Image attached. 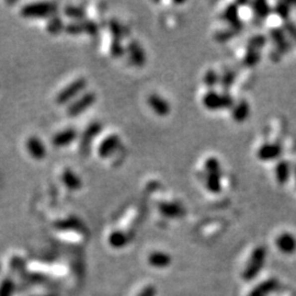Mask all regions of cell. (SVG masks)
<instances>
[{
    "label": "cell",
    "instance_id": "cell-19",
    "mask_svg": "<svg viewBox=\"0 0 296 296\" xmlns=\"http://www.w3.org/2000/svg\"><path fill=\"white\" fill-rule=\"evenodd\" d=\"M271 36L273 41L276 42V44L279 48V51L287 52L289 50V42L285 37V32L282 29H273L271 31Z\"/></svg>",
    "mask_w": 296,
    "mask_h": 296
},
{
    "label": "cell",
    "instance_id": "cell-25",
    "mask_svg": "<svg viewBox=\"0 0 296 296\" xmlns=\"http://www.w3.org/2000/svg\"><path fill=\"white\" fill-rule=\"evenodd\" d=\"M235 78H236V75L233 71H226L223 74V76L219 79V83H220V85H222L223 89L228 90L231 87V85L234 84Z\"/></svg>",
    "mask_w": 296,
    "mask_h": 296
},
{
    "label": "cell",
    "instance_id": "cell-6",
    "mask_svg": "<svg viewBox=\"0 0 296 296\" xmlns=\"http://www.w3.org/2000/svg\"><path fill=\"white\" fill-rule=\"evenodd\" d=\"M96 102V95L91 91H87V93L83 94L82 96L75 100L73 103L68 107V114L71 116H77L82 114L83 112L88 110L89 107L93 105Z\"/></svg>",
    "mask_w": 296,
    "mask_h": 296
},
{
    "label": "cell",
    "instance_id": "cell-13",
    "mask_svg": "<svg viewBox=\"0 0 296 296\" xmlns=\"http://www.w3.org/2000/svg\"><path fill=\"white\" fill-rule=\"evenodd\" d=\"M127 51L134 65L139 67L145 65V63H146V54H145L143 47L138 42L132 41L127 46Z\"/></svg>",
    "mask_w": 296,
    "mask_h": 296
},
{
    "label": "cell",
    "instance_id": "cell-21",
    "mask_svg": "<svg viewBox=\"0 0 296 296\" xmlns=\"http://www.w3.org/2000/svg\"><path fill=\"white\" fill-rule=\"evenodd\" d=\"M252 10L259 19H266L271 13V8L266 1H255L252 3Z\"/></svg>",
    "mask_w": 296,
    "mask_h": 296
},
{
    "label": "cell",
    "instance_id": "cell-10",
    "mask_svg": "<svg viewBox=\"0 0 296 296\" xmlns=\"http://www.w3.org/2000/svg\"><path fill=\"white\" fill-rule=\"evenodd\" d=\"M282 155V146L280 144H265L258 149L257 156L262 161H272Z\"/></svg>",
    "mask_w": 296,
    "mask_h": 296
},
{
    "label": "cell",
    "instance_id": "cell-23",
    "mask_svg": "<svg viewBox=\"0 0 296 296\" xmlns=\"http://www.w3.org/2000/svg\"><path fill=\"white\" fill-rule=\"evenodd\" d=\"M260 61V53L258 51L250 50V48H247V53L244 58V63L246 66H255Z\"/></svg>",
    "mask_w": 296,
    "mask_h": 296
},
{
    "label": "cell",
    "instance_id": "cell-27",
    "mask_svg": "<svg viewBox=\"0 0 296 296\" xmlns=\"http://www.w3.org/2000/svg\"><path fill=\"white\" fill-rule=\"evenodd\" d=\"M274 12H276L279 17H281L283 20H288L289 14H290L289 3H287V2L278 3L276 6V9H274Z\"/></svg>",
    "mask_w": 296,
    "mask_h": 296
},
{
    "label": "cell",
    "instance_id": "cell-5",
    "mask_svg": "<svg viewBox=\"0 0 296 296\" xmlns=\"http://www.w3.org/2000/svg\"><path fill=\"white\" fill-rule=\"evenodd\" d=\"M86 86H87V80L84 78H78L69 84L67 87L64 88L61 93L57 95L56 102L58 104H65L68 101L76 98L77 96L83 93Z\"/></svg>",
    "mask_w": 296,
    "mask_h": 296
},
{
    "label": "cell",
    "instance_id": "cell-22",
    "mask_svg": "<svg viewBox=\"0 0 296 296\" xmlns=\"http://www.w3.org/2000/svg\"><path fill=\"white\" fill-rule=\"evenodd\" d=\"M160 212L168 216H179L182 214V207L178 203H164L159 206Z\"/></svg>",
    "mask_w": 296,
    "mask_h": 296
},
{
    "label": "cell",
    "instance_id": "cell-7",
    "mask_svg": "<svg viewBox=\"0 0 296 296\" xmlns=\"http://www.w3.org/2000/svg\"><path fill=\"white\" fill-rule=\"evenodd\" d=\"M25 147H26V150H28L29 155L33 159L42 160L45 158L46 153H47L46 146L40 137L30 136L28 139H26Z\"/></svg>",
    "mask_w": 296,
    "mask_h": 296
},
{
    "label": "cell",
    "instance_id": "cell-9",
    "mask_svg": "<svg viewBox=\"0 0 296 296\" xmlns=\"http://www.w3.org/2000/svg\"><path fill=\"white\" fill-rule=\"evenodd\" d=\"M147 102L150 109H152L156 114L159 116H167L171 111V106L169 104V102L157 94L150 95L148 97Z\"/></svg>",
    "mask_w": 296,
    "mask_h": 296
},
{
    "label": "cell",
    "instance_id": "cell-2",
    "mask_svg": "<svg viewBox=\"0 0 296 296\" xmlns=\"http://www.w3.org/2000/svg\"><path fill=\"white\" fill-rule=\"evenodd\" d=\"M203 104L207 110L216 111L223 109H230L235 105L234 100L228 94H217L211 90L203 97Z\"/></svg>",
    "mask_w": 296,
    "mask_h": 296
},
{
    "label": "cell",
    "instance_id": "cell-3",
    "mask_svg": "<svg viewBox=\"0 0 296 296\" xmlns=\"http://www.w3.org/2000/svg\"><path fill=\"white\" fill-rule=\"evenodd\" d=\"M267 257V251L265 247H258L251 254L248 265H247L245 271L243 273V278L246 281L254 279L258 276V273L260 272L261 269L265 265Z\"/></svg>",
    "mask_w": 296,
    "mask_h": 296
},
{
    "label": "cell",
    "instance_id": "cell-20",
    "mask_svg": "<svg viewBox=\"0 0 296 296\" xmlns=\"http://www.w3.org/2000/svg\"><path fill=\"white\" fill-rule=\"evenodd\" d=\"M101 131V125L99 123H94L88 126L87 131H85L83 138H82V147H87L91 143V139H94Z\"/></svg>",
    "mask_w": 296,
    "mask_h": 296
},
{
    "label": "cell",
    "instance_id": "cell-16",
    "mask_svg": "<svg viewBox=\"0 0 296 296\" xmlns=\"http://www.w3.org/2000/svg\"><path fill=\"white\" fill-rule=\"evenodd\" d=\"M250 114V106L248 102L243 100L238 102V103L233 106V111H231V116L234 120L238 123L246 121Z\"/></svg>",
    "mask_w": 296,
    "mask_h": 296
},
{
    "label": "cell",
    "instance_id": "cell-15",
    "mask_svg": "<svg viewBox=\"0 0 296 296\" xmlns=\"http://www.w3.org/2000/svg\"><path fill=\"white\" fill-rule=\"evenodd\" d=\"M62 180L65 187L72 191H77L83 188V180L71 169L64 170L62 175Z\"/></svg>",
    "mask_w": 296,
    "mask_h": 296
},
{
    "label": "cell",
    "instance_id": "cell-11",
    "mask_svg": "<svg viewBox=\"0 0 296 296\" xmlns=\"http://www.w3.org/2000/svg\"><path fill=\"white\" fill-rule=\"evenodd\" d=\"M77 137V132L74 128H65L55 134L53 137V145L55 147H66L71 145Z\"/></svg>",
    "mask_w": 296,
    "mask_h": 296
},
{
    "label": "cell",
    "instance_id": "cell-32",
    "mask_svg": "<svg viewBox=\"0 0 296 296\" xmlns=\"http://www.w3.org/2000/svg\"><path fill=\"white\" fill-rule=\"evenodd\" d=\"M294 174H295V180H296V167H295V170H294Z\"/></svg>",
    "mask_w": 296,
    "mask_h": 296
},
{
    "label": "cell",
    "instance_id": "cell-26",
    "mask_svg": "<svg viewBox=\"0 0 296 296\" xmlns=\"http://www.w3.org/2000/svg\"><path fill=\"white\" fill-rule=\"evenodd\" d=\"M219 79H220V77L218 76L217 73L212 71V69H209V71L206 72L205 76H204V83H205L207 87L212 88L219 83Z\"/></svg>",
    "mask_w": 296,
    "mask_h": 296
},
{
    "label": "cell",
    "instance_id": "cell-28",
    "mask_svg": "<svg viewBox=\"0 0 296 296\" xmlns=\"http://www.w3.org/2000/svg\"><path fill=\"white\" fill-rule=\"evenodd\" d=\"M62 28H63V22L59 18L54 17V18H51V20L48 21L47 30L52 32V33H56V32H58Z\"/></svg>",
    "mask_w": 296,
    "mask_h": 296
},
{
    "label": "cell",
    "instance_id": "cell-1",
    "mask_svg": "<svg viewBox=\"0 0 296 296\" xmlns=\"http://www.w3.org/2000/svg\"><path fill=\"white\" fill-rule=\"evenodd\" d=\"M206 188L209 192L217 195L222 191V171L217 158L209 157L205 161Z\"/></svg>",
    "mask_w": 296,
    "mask_h": 296
},
{
    "label": "cell",
    "instance_id": "cell-12",
    "mask_svg": "<svg viewBox=\"0 0 296 296\" xmlns=\"http://www.w3.org/2000/svg\"><path fill=\"white\" fill-rule=\"evenodd\" d=\"M276 245L278 249L283 254H293L296 250V238L292 234L283 233L277 238Z\"/></svg>",
    "mask_w": 296,
    "mask_h": 296
},
{
    "label": "cell",
    "instance_id": "cell-17",
    "mask_svg": "<svg viewBox=\"0 0 296 296\" xmlns=\"http://www.w3.org/2000/svg\"><path fill=\"white\" fill-rule=\"evenodd\" d=\"M278 287H279V283L277 280L274 279L267 280L266 282L258 285V287L249 294V296H267L268 294L272 293L273 291H276Z\"/></svg>",
    "mask_w": 296,
    "mask_h": 296
},
{
    "label": "cell",
    "instance_id": "cell-8",
    "mask_svg": "<svg viewBox=\"0 0 296 296\" xmlns=\"http://www.w3.org/2000/svg\"><path fill=\"white\" fill-rule=\"evenodd\" d=\"M121 139L116 134H111V135L106 136L103 141H102L98 147V154L100 157L106 158L115 153V150L120 147Z\"/></svg>",
    "mask_w": 296,
    "mask_h": 296
},
{
    "label": "cell",
    "instance_id": "cell-29",
    "mask_svg": "<svg viewBox=\"0 0 296 296\" xmlns=\"http://www.w3.org/2000/svg\"><path fill=\"white\" fill-rule=\"evenodd\" d=\"M236 34V32L233 30H228V31H223V32H219V33L216 35V39L219 42H224V41H227L229 40L230 37H233Z\"/></svg>",
    "mask_w": 296,
    "mask_h": 296
},
{
    "label": "cell",
    "instance_id": "cell-24",
    "mask_svg": "<svg viewBox=\"0 0 296 296\" xmlns=\"http://www.w3.org/2000/svg\"><path fill=\"white\" fill-rule=\"evenodd\" d=\"M266 43H267L266 36H263V35H256V36H252L251 39L249 40L248 48H250V50H254V51L260 52L261 48H263V46L266 45Z\"/></svg>",
    "mask_w": 296,
    "mask_h": 296
},
{
    "label": "cell",
    "instance_id": "cell-31",
    "mask_svg": "<svg viewBox=\"0 0 296 296\" xmlns=\"http://www.w3.org/2000/svg\"><path fill=\"white\" fill-rule=\"evenodd\" d=\"M67 26H69V28H67V31L71 32V33H79V32H82V24L73 23Z\"/></svg>",
    "mask_w": 296,
    "mask_h": 296
},
{
    "label": "cell",
    "instance_id": "cell-4",
    "mask_svg": "<svg viewBox=\"0 0 296 296\" xmlns=\"http://www.w3.org/2000/svg\"><path fill=\"white\" fill-rule=\"evenodd\" d=\"M56 11V4L52 2H34L26 4L21 10L25 18H43L52 15Z\"/></svg>",
    "mask_w": 296,
    "mask_h": 296
},
{
    "label": "cell",
    "instance_id": "cell-30",
    "mask_svg": "<svg viewBox=\"0 0 296 296\" xmlns=\"http://www.w3.org/2000/svg\"><path fill=\"white\" fill-rule=\"evenodd\" d=\"M285 30L288 31V33L292 36L293 39H296V25L294 23L288 21V22L285 23Z\"/></svg>",
    "mask_w": 296,
    "mask_h": 296
},
{
    "label": "cell",
    "instance_id": "cell-18",
    "mask_svg": "<svg viewBox=\"0 0 296 296\" xmlns=\"http://www.w3.org/2000/svg\"><path fill=\"white\" fill-rule=\"evenodd\" d=\"M291 167L287 160H280L276 167V178L280 185H285L290 179Z\"/></svg>",
    "mask_w": 296,
    "mask_h": 296
},
{
    "label": "cell",
    "instance_id": "cell-14",
    "mask_svg": "<svg viewBox=\"0 0 296 296\" xmlns=\"http://www.w3.org/2000/svg\"><path fill=\"white\" fill-rule=\"evenodd\" d=\"M223 17L230 24L231 30L233 31L238 32L244 28V24L239 18L238 7H237V4H230L229 7H227V9L225 10Z\"/></svg>",
    "mask_w": 296,
    "mask_h": 296
}]
</instances>
